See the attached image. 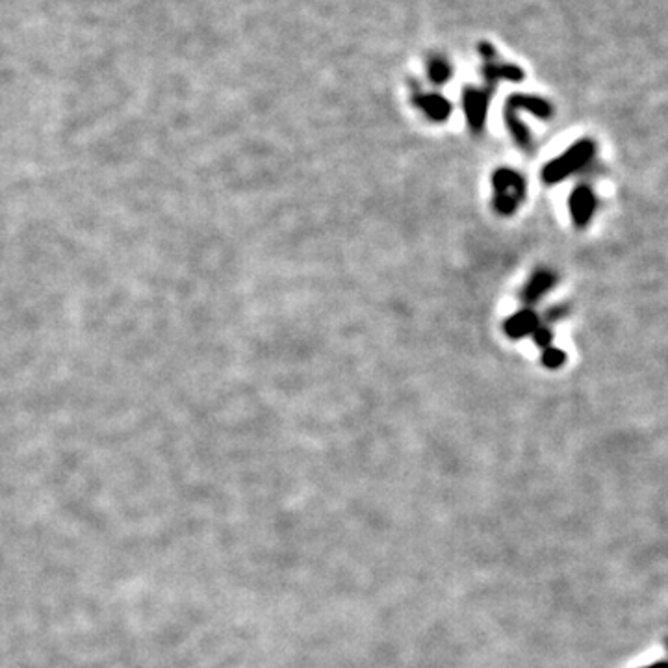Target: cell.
Masks as SVG:
<instances>
[{
  "label": "cell",
  "instance_id": "6da1fadb",
  "mask_svg": "<svg viewBox=\"0 0 668 668\" xmlns=\"http://www.w3.org/2000/svg\"><path fill=\"white\" fill-rule=\"evenodd\" d=\"M492 182H494L496 190V210L503 214V216H511L518 208L521 199H524V193H526L524 180H521L520 175H517L514 171H511V169H500V171L494 175Z\"/></svg>",
  "mask_w": 668,
  "mask_h": 668
},
{
  "label": "cell",
  "instance_id": "7a4b0ae2",
  "mask_svg": "<svg viewBox=\"0 0 668 668\" xmlns=\"http://www.w3.org/2000/svg\"><path fill=\"white\" fill-rule=\"evenodd\" d=\"M593 152H594V147L591 142L576 143V145L566 152V154H563V156L557 158V160H554V162L546 165V169H544V173H542L544 180L549 182V184L559 182V180H563L570 173L577 171L581 165H585V163L591 160V156H593Z\"/></svg>",
  "mask_w": 668,
  "mask_h": 668
},
{
  "label": "cell",
  "instance_id": "3957f363",
  "mask_svg": "<svg viewBox=\"0 0 668 668\" xmlns=\"http://www.w3.org/2000/svg\"><path fill=\"white\" fill-rule=\"evenodd\" d=\"M487 106H489V93L477 91V89H468L464 93V110H466L468 121L473 131H479L487 117Z\"/></svg>",
  "mask_w": 668,
  "mask_h": 668
},
{
  "label": "cell",
  "instance_id": "277c9868",
  "mask_svg": "<svg viewBox=\"0 0 668 668\" xmlns=\"http://www.w3.org/2000/svg\"><path fill=\"white\" fill-rule=\"evenodd\" d=\"M594 207H596V199H594L593 191L588 188H579V190L574 191V195L570 199V208L577 227L587 225L594 212Z\"/></svg>",
  "mask_w": 668,
  "mask_h": 668
},
{
  "label": "cell",
  "instance_id": "5b68a950",
  "mask_svg": "<svg viewBox=\"0 0 668 668\" xmlns=\"http://www.w3.org/2000/svg\"><path fill=\"white\" fill-rule=\"evenodd\" d=\"M416 104L424 110L425 115L433 121H444L451 114L450 103L440 95H418Z\"/></svg>",
  "mask_w": 668,
  "mask_h": 668
},
{
  "label": "cell",
  "instance_id": "8992f818",
  "mask_svg": "<svg viewBox=\"0 0 668 668\" xmlns=\"http://www.w3.org/2000/svg\"><path fill=\"white\" fill-rule=\"evenodd\" d=\"M535 329H537V316L533 314L531 310H521L512 318H509L505 323L507 334L512 338L526 336L531 331L535 332Z\"/></svg>",
  "mask_w": 668,
  "mask_h": 668
},
{
  "label": "cell",
  "instance_id": "52a82bcc",
  "mask_svg": "<svg viewBox=\"0 0 668 668\" xmlns=\"http://www.w3.org/2000/svg\"><path fill=\"white\" fill-rule=\"evenodd\" d=\"M555 279L551 273L548 272H538L535 273V277L529 281V284L524 290V299H526L527 303H533V301H537L544 292H548L551 286H554Z\"/></svg>",
  "mask_w": 668,
  "mask_h": 668
},
{
  "label": "cell",
  "instance_id": "ba28073f",
  "mask_svg": "<svg viewBox=\"0 0 668 668\" xmlns=\"http://www.w3.org/2000/svg\"><path fill=\"white\" fill-rule=\"evenodd\" d=\"M484 73H487V78L490 82H496L498 78H505V80H521L524 78L521 69L509 66V64H496L494 60H487Z\"/></svg>",
  "mask_w": 668,
  "mask_h": 668
},
{
  "label": "cell",
  "instance_id": "9c48e42d",
  "mask_svg": "<svg viewBox=\"0 0 668 668\" xmlns=\"http://www.w3.org/2000/svg\"><path fill=\"white\" fill-rule=\"evenodd\" d=\"M427 71H429L431 80L436 82V84H444L451 78V67L450 64L442 58H435V60L429 61V67H427Z\"/></svg>",
  "mask_w": 668,
  "mask_h": 668
},
{
  "label": "cell",
  "instance_id": "30bf717a",
  "mask_svg": "<svg viewBox=\"0 0 668 668\" xmlns=\"http://www.w3.org/2000/svg\"><path fill=\"white\" fill-rule=\"evenodd\" d=\"M565 362V355L561 353V351H555V349H549L544 353V364L549 366V368H557Z\"/></svg>",
  "mask_w": 668,
  "mask_h": 668
},
{
  "label": "cell",
  "instance_id": "8fae6325",
  "mask_svg": "<svg viewBox=\"0 0 668 668\" xmlns=\"http://www.w3.org/2000/svg\"><path fill=\"white\" fill-rule=\"evenodd\" d=\"M535 340H537L538 346H548L551 342V332L548 329H542V327H537L535 329Z\"/></svg>",
  "mask_w": 668,
  "mask_h": 668
}]
</instances>
